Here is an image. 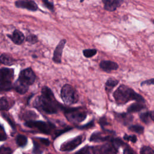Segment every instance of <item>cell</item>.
<instances>
[{
    "mask_svg": "<svg viewBox=\"0 0 154 154\" xmlns=\"http://www.w3.org/2000/svg\"><path fill=\"white\" fill-rule=\"evenodd\" d=\"M34 106L45 113L52 114L57 113L63 106L55 99L51 90L46 86L42 88V94L34 102Z\"/></svg>",
    "mask_w": 154,
    "mask_h": 154,
    "instance_id": "6da1fadb",
    "label": "cell"
},
{
    "mask_svg": "<svg viewBox=\"0 0 154 154\" xmlns=\"http://www.w3.org/2000/svg\"><path fill=\"white\" fill-rule=\"evenodd\" d=\"M113 97L116 103L119 105H124L130 100L145 102V99L141 95L125 85H120L114 92Z\"/></svg>",
    "mask_w": 154,
    "mask_h": 154,
    "instance_id": "7a4b0ae2",
    "label": "cell"
},
{
    "mask_svg": "<svg viewBox=\"0 0 154 154\" xmlns=\"http://www.w3.org/2000/svg\"><path fill=\"white\" fill-rule=\"evenodd\" d=\"M64 113L66 118L73 124H78L83 122L87 117V112L81 107L64 108Z\"/></svg>",
    "mask_w": 154,
    "mask_h": 154,
    "instance_id": "3957f363",
    "label": "cell"
},
{
    "mask_svg": "<svg viewBox=\"0 0 154 154\" xmlns=\"http://www.w3.org/2000/svg\"><path fill=\"white\" fill-rule=\"evenodd\" d=\"M14 70L9 68L0 69V91H9L12 88Z\"/></svg>",
    "mask_w": 154,
    "mask_h": 154,
    "instance_id": "277c9868",
    "label": "cell"
},
{
    "mask_svg": "<svg viewBox=\"0 0 154 154\" xmlns=\"http://www.w3.org/2000/svg\"><path fill=\"white\" fill-rule=\"evenodd\" d=\"M61 97L65 104L70 105L78 101L79 96L76 90L70 84H65L61 90Z\"/></svg>",
    "mask_w": 154,
    "mask_h": 154,
    "instance_id": "5b68a950",
    "label": "cell"
},
{
    "mask_svg": "<svg viewBox=\"0 0 154 154\" xmlns=\"http://www.w3.org/2000/svg\"><path fill=\"white\" fill-rule=\"evenodd\" d=\"M25 125L31 128H35L40 132L45 134H50L55 129V126L51 122H46L43 121L28 120L25 123Z\"/></svg>",
    "mask_w": 154,
    "mask_h": 154,
    "instance_id": "8992f818",
    "label": "cell"
},
{
    "mask_svg": "<svg viewBox=\"0 0 154 154\" xmlns=\"http://www.w3.org/2000/svg\"><path fill=\"white\" fill-rule=\"evenodd\" d=\"M35 77V75L32 70L31 68H26L20 72L17 81L28 88L30 85L34 82Z\"/></svg>",
    "mask_w": 154,
    "mask_h": 154,
    "instance_id": "52a82bcc",
    "label": "cell"
},
{
    "mask_svg": "<svg viewBox=\"0 0 154 154\" xmlns=\"http://www.w3.org/2000/svg\"><path fill=\"white\" fill-rule=\"evenodd\" d=\"M85 139V135L84 134L78 135L63 143L60 146V150L63 152L72 151L82 143Z\"/></svg>",
    "mask_w": 154,
    "mask_h": 154,
    "instance_id": "ba28073f",
    "label": "cell"
},
{
    "mask_svg": "<svg viewBox=\"0 0 154 154\" xmlns=\"http://www.w3.org/2000/svg\"><path fill=\"white\" fill-rule=\"evenodd\" d=\"M105 132H96L91 134L90 138L91 142H103L109 141H111L112 138V135L114 133L112 131H104Z\"/></svg>",
    "mask_w": 154,
    "mask_h": 154,
    "instance_id": "9c48e42d",
    "label": "cell"
},
{
    "mask_svg": "<svg viewBox=\"0 0 154 154\" xmlns=\"http://www.w3.org/2000/svg\"><path fill=\"white\" fill-rule=\"evenodd\" d=\"M91 153H116L117 150L115 148L111 141L109 143L97 146H90Z\"/></svg>",
    "mask_w": 154,
    "mask_h": 154,
    "instance_id": "30bf717a",
    "label": "cell"
},
{
    "mask_svg": "<svg viewBox=\"0 0 154 154\" xmlns=\"http://www.w3.org/2000/svg\"><path fill=\"white\" fill-rule=\"evenodd\" d=\"M15 5L17 8L26 9L32 11H35L38 10L37 4L32 0H17L15 2Z\"/></svg>",
    "mask_w": 154,
    "mask_h": 154,
    "instance_id": "8fae6325",
    "label": "cell"
},
{
    "mask_svg": "<svg viewBox=\"0 0 154 154\" xmlns=\"http://www.w3.org/2000/svg\"><path fill=\"white\" fill-rule=\"evenodd\" d=\"M102 2L105 10L114 11L123 4L124 0H102Z\"/></svg>",
    "mask_w": 154,
    "mask_h": 154,
    "instance_id": "7c38bea8",
    "label": "cell"
},
{
    "mask_svg": "<svg viewBox=\"0 0 154 154\" xmlns=\"http://www.w3.org/2000/svg\"><path fill=\"white\" fill-rule=\"evenodd\" d=\"M66 43V40L65 39H62L58 43V45L55 48L54 52L53 58H52V60L55 63H61L62 53H63V51Z\"/></svg>",
    "mask_w": 154,
    "mask_h": 154,
    "instance_id": "4fadbf2b",
    "label": "cell"
},
{
    "mask_svg": "<svg viewBox=\"0 0 154 154\" xmlns=\"http://www.w3.org/2000/svg\"><path fill=\"white\" fill-rule=\"evenodd\" d=\"M115 117L122 124L126 126L129 125L133 120V116L129 112L116 113L115 112Z\"/></svg>",
    "mask_w": 154,
    "mask_h": 154,
    "instance_id": "5bb4252c",
    "label": "cell"
},
{
    "mask_svg": "<svg viewBox=\"0 0 154 154\" xmlns=\"http://www.w3.org/2000/svg\"><path fill=\"white\" fill-rule=\"evenodd\" d=\"M99 66L101 69L106 72H110L112 70H116L119 68V66L116 62L109 60L102 61L99 64Z\"/></svg>",
    "mask_w": 154,
    "mask_h": 154,
    "instance_id": "9a60e30c",
    "label": "cell"
},
{
    "mask_svg": "<svg viewBox=\"0 0 154 154\" xmlns=\"http://www.w3.org/2000/svg\"><path fill=\"white\" fill-rule=\"evenodd\" d=\"M8 37L16 45L22 44L25 40V36L23 34L17 29H15L13 34L11 35H8Z\"/></svg>",
    "mask_w": 154,
    "mask_h": 154,
    "instance_id": "2e32d148",
    "label": "cell"
},
{
    "mask_svg": "<svg viewBox=\"0 0 154 154\" xmlns=\"http://www.w3.org/2000/svg\"><path fill=\"white\" fill-rule=\"evenodd\" d=\"M145 108H146V106L143 104V102H137V103H134L129 105V107L127 108V111L129 113L137 112L141 111Z\"/></svg>",
    "mask_w": 154,
    "mask_h": 154,
    "instance_id": "e0dca14e",
    "label": "cell"
},
{
    "mask_svg": "<svg viewBox=\"0 0 154 154\" xmlns=\"http://www.w3.org/2000/svg\"><path fill=\"white\" fill-rule=\"evenodd\" d=\"M119 81L113 78H109L107 79L106 82H105V91L109 93L112 91V89L118 84Z\"/></svg>",
    "mask_w": 154,
    "mask_h": 154,
    "instance_id": "ac0fdd59",
    "label": "cell"
},
{
    "mask_svg": "<svg viewBox=\"0 0 154 154\" xmlns=\"http://www.w3.org/2000/svg\"><path fill=\"white\" fill-rule=\"evenodd\" d=\"M0 62L5 65L10 66L14 63V60L9 55L2 54L0 55Z\"/></svg>",
    "mask_w": 154,
    "mask_h": 154,
    "instance_id": "d6986e66",
    "label": "cell"
},
{
    "mask_svg": "<svg viewBox=\"0 0 154 154\" xmlns=\"http://www.w3.org/2000/svg\"><path fill=\"white\" fill-rule=\"evenodd\" d=\"M27 138L23 135H18L16 138V142L19 147H24L27 144Z\"/></svg>",
    "mask_w": 154,
    "mask_h": 154,
    "instance_id": "ffe728a7",
    "label": "cell"
},
{
    "mask_svg": "<svg viewBox=\"0 0 154 154\" xmlns=\"http://www.w3.org/2000/svg\"><path fill=\"white\" fill-rule=\"evenodd\" d=\"M128 129L138 134H142L144 132V127L140 125H132L129 126Z\"/></svg>",
    "mask_w": 154,
    "mask_h": 154,
    "instance_id": "44dd1931",
    "label": "cell"
},
{
    "mask_svg": "<svg viewBox=\"0 0 154 154\" xmlns=\"http://www.w3.org/2000/svg\"><path fill=\"white\" fill-rule=\"evenodd\" d=\"M10 107L9 102L5 97L0 98V110H7Z\"/></svg>",
    "mask_w": 154,
    "mask_h": 154,
    "instance_id": "7402d4cb",
    "label": "cell"
},
{
    "mask_svg": "<svg viewBox=\"0 0 154 154\" xmlns=\"http://www.w3.org/2000/svg\"><path fill=\"white\" fill-rule=\"evenodd\" d=\"M83 55L86 58H91L95 55L97 53V50L95 49H87L82 51Z\"/></svg>",
    "mask_w": 154,
    "mask_h": 154,
    "instance_id": "603a6c76",
    "label": "cell"
},
{
    "mask_svg": "<svg viewBox=\"0 0 154 154\" xmlns=\"http://www.w3.org/2000/svg\"><path fill=\"white\" fill-rule=\"evenodd\" d=\"M140 119L145 124H149L150 123L149 112H143V113L140 114Z\"/></svg>",
    "mask_w": 154,
    "mask_h": 154,
    "instance_id": "cb8c5ba5",
    "label": "cell"
},
{
    "mask_svg": "<svg viewBox=\"0 0 154 154\" xmlns=\"http://www.w3.org/2000/svg\"><path fill=\"white\" fill-rule=\"evenodd\" d=\"M140 152L141 154H152L154 153V150L149 146H144L141 148Z\"/></svg>",
    "mask_w": 154,
    "mask_h": 154,
    "instance_id": "d4e9b609",
    "label": "cell"
},
{
    "mask_svg": "<svg viewBox=\"0 0 154 154\" xmlns=\"http://www.w3.org/2000/svg\"><path fill=\"white\" fill-rule=\"evenodd\" d=\"M43 4L45 7H46L48 9L51 10V11H54V3L49 2V0H42Z\"/></svg>",
    "mask_w": 154,
    "mask_h": 154,
    "instance_id": "484cf974",
    "label": "cell"
},
{
    "mask_svg": "<svg viewBox=\"0 0 154 154\" xmlns=\"http://www.w3.org/2000/svg\"><path fill=\"white\" fill-rule=\"evenodd\" d=\"M123 139L125 140H127L128 141H131L133 143H135L137 142V137L135 135H128L127 134H125L123 137Z\"/></svg>",
    "mask_w": 154,
    "mask_h": 154,
    "instance_id": "4316f807",
    "label": "cell"
},
{
    "mask_svg": "<svg viewBox=\"0 0 154 154\" xmlns=\"http://www.w3.org/2000/svg\"><path fill=\"white\" fill-rule=\"evenodd\" d=\"M99 123L102 128V129L103 131H106L105 130V126H107L108 125H109V123L107 122V120H106V118L105 116H103L102 117H101L99 120ZM109 131V130H108Z\"/></svg>",
    "mask_w": 154,
    "mask_h": 154,
    "instance_id": "83f0119b",
    "label": "cell"
},
{
    "mask_svg": "<svg viewBox=\"0 0 154 154\" xmlns=\"http://www.w3.org/2000/svg\"><path fill=\"white\" fill-rule=\"evenodd\" d=\"M26 40L27 42L31 43H35L38 41V38L37 36L34 34H29V35L27 36Z\"/></svg>",
    "mask_w": 154,
    "mask_h": 154,
    "instance_id": "f1b7e54d",
    "label": "cell"
},
{
    "mask_svg": "<svg viewBox=\"0 0 154 154\" xmlns=\"http://www.w3.org/2000/svg\"><path fill=\"white\" fill-rule=\"evenodd\" d=\"M94 126V120H92L91 122H90L89 123H87L86 125H82V126H78V129H88V128H91L93 126Z\"/></svg>",
    "mask_w": 154,
    "mask_h": 154,
    "instance_id": "f546056e",
    "label": "cell"
},
{
    "mask_svg": "<svg viewBox=\"0 0 154 154\" xmlns=\"http://www.w3.org/2000/svg\"><path fill=\"white\" fill-rule=\"evenodd\" d=\"M13 151L10 147H7L5 146H2L0 147V154H7L11 153Z\"/></svg>",
    "mask_w": 154,
    "mask_h": 154,
    "instance_id": "4dcf8cb0",
    "label": "cell"
},
{
    "mask_svg": "<svg viewBox=\"0 0 154 154\" xmlns=\"http://www.w3.org/2000/svg\"><path fill=\"white\" fill-rule=\"evenodd\" d=\"M7 139L6 133L3 127L0 125V141H4Z\"/></svg>",
    "mask_w": 154,
    "mask_h": 154,
    "instance_id": "1f68e13d",
    "label": "cell"
},
{
    "mask_svg": "<svg viewBox=\"0 0 154 154\" xmlns=\"http://www.w3.org/2000/svg\"><path fill=\"white\" fill-rule=\"evenodd\" d=\"M34 143V149H33V153H42V151L41 150L40 146L37 143H36L35 141H33Z\"/></svg>",
    "mask_w": 154,
    "mask_h": 154,
    "instance_id": "d6a6232c",
    "label": "cell"
},
{
    "mask_svg": "<svg viewBox=\"0 0 154 154\" xmlns=\"http://www.w3.org/2000/svg\"><path fill=\"white\" fill-rule=\"evenodd\" d=\"M154 85V78H152V79H149L146 81H143L141 83V85Z\"/></svg>",
    "mask_w": 154,
    "mask_h": 154,
    "instance_id": "836d02e7",
    "label": "cell"
},
{
    "mask_svg": "<svg viewBox=\"0 0 154 154\" xmlns=\"http://www.w3.org/2000/svg\"><path fill=\"white\" fill-rule=\"evenodd\" d=\"M2 116H3V117L4 119H5L7 120V121L10 123V125H11V126L14 129L15 128V125H14V123L13 122V121L9 118V116L8 115H7L6 114H4V113H2Z\"/></svg>",
    "mask_w": 154,
    "mask_h": 154,
    "instance_id": "e575fe53",
    "label": "cell"
},
{
    "mask_svg": "<svg viewBox=\"0 0 154 154\" xmlns=\"http://www.w3.org/2000/svg\"><path fill=\"white\" fill-rule=\"evenodd\" d=\"M123 153H134V152L133 150L128 145V146H126L124 148Z\"/></svg>",
    "mask_w": 154,
    "mask_h": 154,
    "instance_id": "d590c367",
    "label": "cell"
},
{
    "mask_svg": "<svg viewBox=\"0 0 154 154\" xmlns=\"http://www.w3.org/2000/svg\"><path fill=\"white\" fill-rule=\"evenodd\" d=\"M38 139H39V140L42 142V143L44 145H45V146H49V145L50 142H49V141L48 139H46V138H38Z\"/></svg>",
    "mask_w": 154,
    "mask_h": 154,
    "instance_id": "8d00e7d4",
    "label": "cell"
},
{
    "mask_svg": "<svg viewBox=\"0 0 154 154\" xmlns=\"http://www.w3.org/2000/svg\"><path fill=\"white\" fill-rule=\"evenodd\" d=\"M149 116H150V118L154 122V111L149 112Z\"/></svg>",
    "mask_w": 154,
    "mask_h": 154,
    "instance_id": "74e56055",
    "label": "cell"
},
{
    "mask_svg": "<svg viewBox=\"0 0 154 154\" xmlns=\"http://www.w3.org/2000/svg\"><path fill=\"white\" fill-rule=\"evenodd\" d=\"M151 21H152V22L154 24V19H152V20H151Z\"/></svg>",
    "mask_w": 154,
    "mask_h": 154,
    "instance_id": "f35d334b",
    "label": "cell"
},
{
    "mask_svg": "<svg viewBox=\"0 0 154 154\" xmlns=\"http://www.w3.org/2000/svg\"><path fill=\"white\" fill-rule=\"evenodd\" d=\"M84 1V0H81V2H83Z\"/></svg>",
    "mask_w": 154,
    "mask_h": 154,
    "instance_id": "ab89813d",
    "label": "cell"
}]
</instances>
